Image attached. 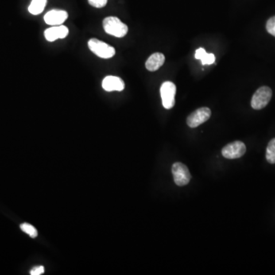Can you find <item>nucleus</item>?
Listing matches in <instances>:
<instances>
[{"instance_id": "obj_1", "label": "nucleus", "mask_w": 275, "mask_h": 275, "mask_svg": "<svg viewBox=\"0 0 275 275\" xmlns=\"http://www.w3.org/2000/svg\"><path fill=\"white\" fill-rule=\"evenodd\" d=\"M105 32L117 38H123L127 35L129 28L119 19L110 16L102 21Z\"/></svg>"}, {"instance_id": "obj_2", "label": "nucleus", "mask_w": 275, "mask_h": 275, "mask_svg": "<svg viewBox=\"0 0 275 275\" xmlns=\"http://www.w3.org/2000/svg\"><path fill=\"white\" fill-rule=\"evenodd\" d=\"M88 47L93 53L100 59H111L116 54V50L112 46L97 39H91L88 41Z\"/></svg>"}, {"instance_id": "obj_3", "label": "nucleus", "mask_w": 275, "mask_h": 275, "mask_svg": "<svg viewBox=\"0 0 275 275\" xmlns=\"http://www.w3.org/2000/svg\"><path fill=\"white\" fill-rule=\"evenodd\" d=\"M272 97V90L270 87H261L252 97L251 105L254 110H261L270 102Z\"/></svg>"}, {"instance_id": "obj_4", "label": "nucleus", "mask_w": 275, "mask_h": 275, "mask_svg": "<svg viewBox=\"0 0 275 275\" xmlns=\"http://www.w3.org/2000/svg\"><path fill=\"white\" fill-rule=\"evenodd\" d=\"M176 86L171 81H166L160 87V97L162 104L165 109L170 110L175 106Z\"/></svg>"}, {"instance_id": "obj_5", "label": "nucleus", "mask_w": 275, "mask_h": 275, "mask_svg": "<svg viewBox=\"0 0 275 275\" xmlns=\"http://www.w3.org/2000/svg\"><path fill=\"white\" fill-rule=\"evenodd\" d=\"M172 174H173L175 183L180 187L187 185L191 180V176L190 171L187 166L182 163L176 162L173 164Z\"/></svg>"}, {"instance_id": "obj_6", "label": "nucleus", "mask_w": 275, "mask_h": 275, "mask_svg": "<svg viewBox=\"0 0 275 275\" xmlns=\"http://www.w3.org/2000/svg\"><path fill=\"white\" fill-rule=\"evenodd\" d=\"M246 152V147L242 141H236L229 143L222 148V155L228 159L239 158Z\"/></svg>"}, {"instance_id": "obj_7", "label": "nucleus", "mask_w": 275, "mask_h": 275, "mask_svg": "<svg viewBox=\"0 0 275 275\" xmlns=\"http://www.w3.org/2000/svg\"><path fill=\"white\" fill-rule=\"evenodd\" d=\"M211 117V110L207 107L199 108L187 117V123L189 127L196 128L204 123Z\"/></svg>"}, {"instance_id": "obj_8", "label": "nucleus", "mask_w": 275, "mask_h": 275, "mask_svg": "<svg viewBox=\"0 0 275 275\" xmlns=\"http://www.w3.org/2000/svg\"><path fill=\"white\" fill-rule=\"evenodd\" d=\"M67 18H68V14L66 11L54 9L46 13L44 20L46 24L57 26V25H62Z\"/></svg>"}, {"instance_id": "obj_9", "label": "nucleus", "mask_w": 275, "mask_h": 275, "mask_svg": "<svg viewBox=\"0 0 275 275\" xmlns=\"http://www.w3.org/2000/svg\"><path fill=\"white\" fill-rule=\"evenodd\" d=\"M69 29L64 25L51 27L44 32V37L48 41H55L58 39H63L68 36Z\"/></svg>"}, {"instance_id": "obj_10", "label": "nucleus", "mask_w": 275, "mask_h": 275, "mask_svg": "<svg viewBox=\"0 0 275 275\" xmlns=\"http://www.w3.org/2000/svg\"><path fill=\"white\" fill-rule=\"evenodd\" d=\"M102 88L106 91H122L125 89V83L118 77L107 76L103 79Z\"/></svg>"}, {"instance_id": "obj_11", "label": "nucleus", "mask_w": 275, "mask_h": 275, "mask_svg": "<svg viewBox=\"0 0 275 275\" xmlns=\"http://www.w3.org/2000/svg\"><path fill=\"white\" fill-rule=\"evenodd\" d=\"M164 61H165L164 55L157 52L148 58L145 63V67L148 71L153 72V71H157L164 64Z\"/></svg>"}, {"instance_id": "obj_12", "label": "nucleus", "mask_w": 275, "mask_h": 275, "mask_svg": "<svg viewBox=\"0 0 275 275\" xmlns=\"http://www.w3.org/2000/svg\"><path fill=\"white\" fill-rule=\"evenodd\" d=\"M195 59L201 60L203 65L214 64L216 60L215 55L214 54L206 53L204 48H202L196 50Z\"/></svg>"}, {"instance_id": "obj_13", "label": "nucleus", "mask_w": 275, "mask_h": 275, "mask_svg": "<svg viewBox=\"0 0 275 275\" xmlns=\"http://www.w3.org/2000/svg\"><path fill=\"white\" fill-rule=\"evenodd\" d=\"M47 4V0H32L28 11L32 15H39L42 13Z\"/></svg>"}, {"instance_id": "obj_14", "label": "nucleus", "mask_w": 275, "mask_h": 275, "mask_svg": "<svg viewBox=\"0 0 275 275\" xmlns=\"http://www.w3.org/2000/svg\"><path fill=\"white\" fill-rule=\"evenodd\" d=\"M266 159L270 164H275V138L268 143L266 151Z\"/></svg>"}, {"instance_id": "obj_15", "label": "nucleus", "mask_w": 275, "mask_h": 275, "mask_svg": "<svg viewBox=\"0 0 275 275\" xmlns=\"http://www.w3.org/2000/svg\"><path fill=\"white\" fill-rule=\"evenodd\" d=\"M21 230H22L24 233L28 234V236H30L32 238H36L38 236V232L36 230V228L32 226V225L28 224V223H22V224L20 226Z\"/></svg>"}, {"instance_id": "obj_16", "label": "nucleus", "mask_w": 275, "mask_h": 275, "mask_svg": "<svg viewBox=\"0 0 275 275\" xmlns=\"http://www.w3.org/2000/svg\"><path fill=\"white\" fill-rule=\"evenodd\" d=\"M266 29L268 33L275 37V16L269 19L267 21Z\"/></svg>"}, {"instance_id": "obj_17", "label": "nucleus", "mask_w": 275, "mask_h": 275, "mask_svg": "<svg viewBox=\"0 0 275 275\" xmlns=\"http://www.w3.org/2000/svg\"><path fill=\"white\" fill-rule=\"evenodd\" d=\"M88 2L94 7L102 8L107 3V0H88Z\"/></svg>"}, {"instance_id": "obj_18", "label": "nucleus", "mask_w": 275, "mask_h": 275, "mask_svg": "<svg viewBox=\"0 0 275 275\" xmlns=\"http://www.w3.org/2000/svg\"><path fill=\"white\" fill-rule=\"evenodd\" d=\"M44 268L43 266H37L35 267V268H32V270L31 271L30 274L32 275H41L44 274Z\"/></svg>"}]
</instances>
